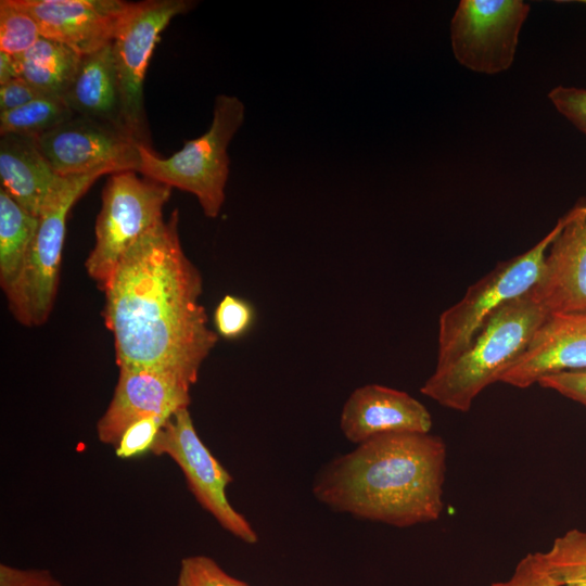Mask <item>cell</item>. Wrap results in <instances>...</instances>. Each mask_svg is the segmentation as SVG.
<instances>
[{
  "mask_svg": "<svg viewBox=\"0 0 586 586\" xmlns=\"http://www.w3.org/2000/svg\"><path fill=\"white\" fill-rule=\"evenodd\" d=\"M179 212L120 258L105 285L103 317L120 367L170 374L189 385L218 341L199 298L203 280L184 254Z\"/></svg>",
  "mask_w": 586,
  "mask_h": 586,
  "instance_id": "6da1fadb",
  "label": "cell"
},
{
  "mask_svg": "<svg viewBox=\"0 0 586 586\" xmlns=\"http://www.w3.org/2000/svg\"><path fill=\"white\" fill-rule=\"evenodd\" d=\"M446 450L431 433L379 435L322 468L313 494L337 512L396 527L436 521L444 509Z\"/></svg>",
  "mask_w": 586,
  "mask_h": 586,
  "instance_id": "7a4b0ae2",
  "label": "cell"
},
{
  "mask_svg": "<svg viewBox=\"0 0 586 586\" xmlns=\"http://www.w3.org/2000/svg\"><path fill=\"white\" fill-rule=\"evenodd\" d=\"M548 316L530 292L508 302L454 360L435 368L421 393L446 408L469 411L479 394L520 358Z\"/></svg>",
  "mask_w": 586,
  "mask_h": 586,
  "instance_id": "3957f363",
  "label": "cell"
},
{
  "mask_svg": "<svg viewBox=\"0 0 586 586\" xmlns=\"http://www.w3.org/2000/svg\"><path fill=\"white\" fill-rule=\"evenodd\" d=\"M243 102L228 94L214 101L208 130L184 141L171 156L160 157L152 148L139 144V173L169 188L192 193L206 217L216 218L225 202L229 176L228 145L244 120Z\"/></svg>",
  "mask_w": 586,
  "mask_h": 586,
  "instance_id": "277c9868",
  "label": "cell"
},
{
  "mask_svg": "<svg viewBox=\"0 0 586 586\" xmlns=\"http://www.w3.org/2000/svg\"><path fill=\"white\" fill-rule=\"evenodd\" d=\"M106 170L63 177L46 201L24 271L7 296L14 318L25 327H39L50 317L55 302L66 218L79 198Z\"/></svg>",
  "mask_w": 586,
  "mask_h": 586,
  "instance_id": "5b68a950",
  "label": "cell"
},
{
  "mask_svg": "<svg viewBox=\"0 0 586 586\" xmlns=\"http://www.w3.org/2000/svg\"><path fill=\"white\" fill-rule=\"evenodd\" d=\"M170 194L171 188L140 178L133 170L109 176L95 221V244L85 262L102 291L123 255L163 219Z\"/></svg>",
  "mask_w": 586,
  "mask_h": 586,
  "instance_id": "8992f818",
  "label": "cell"
},
{
  "mask_svg": "<svg viewBox=\"0 0 586 586\" xmlns=\"http://www.w3.org/2000/svg\"><path fill=\"white\" fill-rule=\"evenodd\" d=\"M562 225L563 219L560 218L532 249L499 263L441 315L436 367L454 360L500 307L533 289L540 277L547 251Z\"/></svg>",
  "mask_w": 586,
  "mask_h": 586,
  "instance_id": "52a82bcc",
  "label": "cell"
},
{
  "mask_svg": "<svg viewBox=\"0 0 586 586\" xmlns=\"http://www.w3.org/2000/svg\"><path fill=\"white\" fill-rule=\"evenodd\" d=\"M195 3L189 0L132 2L112 41L126 126L139 143L149 148L143 102L146 67L161 33L175 16L189 12Z\"/></svg>",
  "mask_w": 586,
  "mask_h": 586,
  "instance_id": "ba28073f",
  "label": "cell"
},
{
  "mask_svg": "<svg viewBox=\"0 0 586 586\" xmlns=\"http://www.w3.org/2000/svg\"><path fill=\"white\" fill-rule=\"evenodd\" d=\"M151 451L169 456L180 467L198 502L222 528L246 544L257 543L258 535L253 526L227 498L231 474L200 438L188 407L176 411L164 423Z\"/></svg>",
  "mask_w": 586,
  "mask_h": 586,
  "instance_id": "9c48e42d",
  "label": "cell"
},
{
  "mask_svg": "<svg viewBox=\"0 0 586 586\" xmlns=\"http://www.w3.org/2000/svg\"><path fill=\"white\" fill-rule=\"evenodd\" d=\"M530 9L522 0H461L450 22L456 60L481 74L507 71Z\"/></svg>",
  "mask_w": 586,
  "mask_h": 586,
  "instance_id": "30bf717a",
  "label": "cell"
},
{
  "mask_svg": "<svg viewBox=\"0 0 586 586\" xmlns=\"http://www.w3.org/2000/svg\"><path fill=\"white\" fill-rule=\"evenodd\" d=\"M38 145L62 177L95 170L111 174L140 167L139 143L129 133L105 123L74 115L37 138Z\"/></svg>",
  "mask_w": 586,
  "mask_h": 586,
  "instance_id": "8fae6325",
  "label": "cell"
},
{
  "mask_svg": "<svg viewBox=\"0 0 586 586\" xmlns=\"http://www.w3.org/2000/svg\"><path fill=\"white\" fill-rule=\"evenodd\" d=\"M562 219L530 293L549 315H586V199Z\"/></svg>",
  "mask_w": 586,
  "mask_h": 586,
  "instance_id": "7c38bea8",
  "label": "cell"
},
{
  "mask_svg": "<svg viewBox=\"0 0 586 586\" xmlns=\"http://www.w3.org/2000/svg\"><path fill=\"white\" fill-rule=\"evenodd\" d=\"M191 385L167 373L120 367L113 398L97 424L98 438L115 445L133 422L157 417L168 420L189 407Z\"/></svg>",
  "mask_w": 586,
  "mask_h": 586,
  "instance_id": "4fadbf2b",
  "label": "cell"
},
{
  "mask_svg": "<svg viewBox=\"0 0 586 586\" xmlns=\"http://www.w3.org/2000/svg\"><path fill=\"white\" fill-rule=\"evenodd\" d=\"M37 21L41 37L80 55L111 43L132 2L120 0H18Z\"/></svg>",
  "mask_w": 586,
  "mask_h": 586,
  "instance_id": "5bb4252c",
  "label": "cell"
},
{
  "mask_svg": "<svg viewBox=\"0 0 586 586\" xmlns=\"http://www.w3.org/2000/svg\"><path fill=\"white\" fill-rule=\"evenodd\" d=\"M340 428L354 444L372 437L402 432L430 433L432 417L410 394L380 384L356 388L346 399Z\"/></svg>",
  "mask_w": 586,
  "mask_h": 586,
  "instance_id": "9a60e30c",
  "label": "cell"
},
{
  "mask_svg": "<svg viewBox=\"0 0 586 586\" xmlns=\"http://www.w3.org/2000/svg\"><path fill=\"white\" fill-rule=\"evenodd\" d=\"M586 369V315L551 314L500 382L525 388L543 377Z\"/></svg>",
  "mask_w": 586,
  "mask_h": 586,
  "instance_id": "2e32d148",
  "label": "cell"
},
{
  "mask_svg": "<svg viewBox=\"0 0 586 586\" xmlns=\"http://www.w3.org/2000/svg\"><path fill=\"white\" fill-rule=\"evenodd\" d=\"M62 180L36 138L14 133L0 136L1 189L29 214L39 217L46 201Z\"/></svg>",
  "mask_w": 586,
  "mask_h": 586,
  "instance_id": "e0dca14e",
  "label": "cell"
},
{
  "mask_svg": "<svg viewBox=\"0 0 586 586\" xmlns=\"http://www.w3.org/2000/svg\"><path fill=\"white\" fill-rule=\"evenodd\" d=\"M62 99L75 115L105 123L131 136L125 123L112 42L81 56Z\"/></svg>",
  "mask_w": 586,
  "mask_h": 586,
  "instance_id": "ac0fdd59",
  "label": "cell"
},
{
  "mask_svg": "<svg viewBox=\"0 0 586 586\" xmlns=\"http://www.w3.org/2000/svg\"><path fill=\"white\" fill-rule=\"evenodd\" d=\"M81 56L64 43L40 37L15 59L21 78L44 95L62 98L77 72Z\"/></svg>",
  "mask_w": 586,
  "mask_h": 586,
  "instance_id": "d6986e66",
  "label": "cell"
},
{
  "mask_svg": "<svg viewBox=\"0 0 586 586\" xmlns=\"http://www.w3.org/2000/svg\"><path fill=\"white\" fill-rule=\"evenodd\" d=\"M38 221L0 188V285L5 297L24 271Z\"/></svg>",
  "mask_w": 586,
  "mask_h": 586,
  "instance_id": "ffe728a7",
  "label": "cell"
},
{
  "mask_svg": "<svg viewBox=\"0 0 586 586\" xmlns=\"http://www.w3.org/2000/svg\"><path fill=\"white\" fill-rule=\"evenodd\" d=\"M74 115L62 98L41 95L21 107L0 113V136L14 133L37 139Z\"/></svg>",
  "mask_w": 586,
  "mask_h": 586,
  "instance_id": "44dd1931",
  "label": "cell"
},
{
  "mask_svg": "<svg viewBox=\"0 0 586 586\" xmlns=\"http://www.w3.org/2000/svg\"><path fill=\"white\" fill-rule=\"evenodd\" d=\"M543 553L561 586H586V531H566Z\"/></svg>",
  "mask_w": 586,
  "mask_h": 586,
  "instance_id": "7402d4cb",
  "label": "cell"
},
{
  "mask_svg": "<svg viewBox=\"0 0 586 586\" xmlns=\"http://www.w3.org/2000/svg\"><path fill=\"white\" fill-rule=\"evenodd\" d=\"M40 37L37 21L18 0L0 1V51L20 55Z\"/></svg>",
  "mask_w": 586,
  "mask_h": 586,
  "instance_id": "603a6c76",
  "label": "cell"
},
{
  "mask_svg": "<svg viewBox=\"0 0 586 586\" xmlns=\"http://www.w3.org/2000/svg\"><path fill=\"white\" fill-rule=\"evenodd\" d=\"M255 319V308L249 301L226 294L214 310L213 323L218 336L237 340L252 329Z\"/></svg>",
  "mask_w": 586,
  "mask_h": 586,
  "instance_id": "cb8c5ba5",
  "label": "cell"
},
{
  "mask_svg": "<svg viewBox=\"0 0 586 586\" xmlns=\"http://www.w3.org/2000/svg\"><path fill=\"white\" fill-rule=\"evenodd\" d=\"M177 586H249L226 573L215 560L206 556L182 559Z\"/></svg>",
  "mask_w": 586,
  "mask_h": 586,
  "instance_id": "d4e9b609",
  "label": "cell"
},
{
  "mask_svg": "<svg viewBox=\"0 0 586 586\" xmlns=\"http://www.w3.org/2000/svg\"><path fill=\"white\" fill-rule=\"evenodd\" d=\"M166 421L162 418L149 417L130 424L114 445L116 456L120 459H130L151 451Z\"/></svg>",
  "mask_w": 586,
  "mask_h": 586,
  "instance_id": "484cf974",
  "label": "cell"
},
{
  "mask_svg": "<svg viewBox=\"0 0 586 586\" xmlns=\"http://www.w3.org/2000/svg\"><path fill=\"white\" fill-rule=\"evenodd\" d=\"M491 586H561L550 572L544 553L530 552L517 564L512 575Z\"/></svg>",
  "mask_w": 586,
  "mask_h": 586,
  "instance_id": "4316f807",
  "label": "cell"
},
{
  "mask_svg": "<svg viewBox=\"0 0 586 586\" xmlns=\"http://www.w3.org/2000/svg\"><path fill=\"white\" fill-rule=\"evenodd\" d=\"M548 98L558 112L586 135V89L558 86Z\"/></svg>",
  "mask_w": 586,
  "mask_h": 586,
  "instance_id": "83f0119b",
  "label": "cell"
},
{
  "mask_svg": "<svg viewBox=\"0 0 586 586\" xmlns=\"http://www.w3.org/2000/svg\"><path fill=\"white\" fill-rule=\"evenodd\" d=\"M537 383L582 404L586 408V369L548 374Z\"/></svg>",
  "mask_w": 586,
  "mask_h": 586,
  "instance_id": "f1b7e54d",
  "label": "cell"
},
{
  "mask_svg": "<svg viewBox=\"0 0 586 586\" xmlns=\"http://www.w3.org/2000/svg\"><path fill=\"white\" fill-rule=\"evenodd\" d=\"M0 586H63L49 571L0 565Z\"/></svg>",
  "mask_w": 586,
  "mask_h": 586,
  "instance_id": "f546056e",
  "label": "cell"
},
{
  "mask_svg": "<svg viewBox=\"0 0 586 586\" xmlns=\"http://www.w3.org/2000/svg\"><path fill=\"white\" fill-rule=\"evenodd\" d=\"M44 95L29 82L18 77L0 86V113L21 107Z\"/></svg>",
  "mask_w": 586,
  "mask_h": 586,
  "instance_id": "4dcf8cb0",
  "label": "cell"
},
{
  "mask_svg": "<svg viewBox=\"0 0 586 586\" xmlns=\"http://www.w3.org/2000/svg\"><path fill=\"white\" fill-rule=\"evenodd\" d=\"M18 77L15 56L0 51V86Z\"/></svg>",
  "mask_w": 586,
  "mask_h": 586,
  "instance_id": "1f68e13d",
  "label": "cell"
},
{
  "mask_svg": "<svg viewBox=\"0 0 586 586\" xmlns=\"http://www.w3.org/2000/svg\"><path fill=\"white\" fill-rule=\"evenodd\" d=\"M583 3H586V0L585 1H582Z\"/></svg>",
  "mask_w": 586,
  "mask_h": 586,
  "instance_id": "d6a6232c",
  "label": "cell"
}]
</instances>
